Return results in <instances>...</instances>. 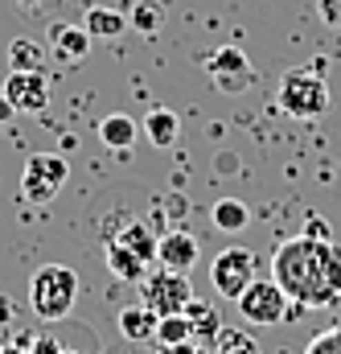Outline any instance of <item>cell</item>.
Segmentation results:
<instances>
[{
	"label": "cell",
	"mask_w": 341,
	"mask_h": 354,
	"mask_svg": "<svg viewBox=\"0 0 341 354\" xmlns=\"http://www.w3.org/2000/svg\"><path fill=\"white\" fill-rule=\"evenodd\" d=\"M251 280H255V256H251L247 248H226V252L214 256V264H210V284H214L218 297L239 301V292H243Z\"/></svg>",
	"instance_id": "52a82bcc"
},
{
	"label": "cell",
	"mask_w": 341,
	"mask_h": 354,
	"mask_svg": "<svg viewBox=\"0 0 341 354\" xmlns=\"http://www.w3.org/2000/svg\"><path fill=\"white\" fill-rule=\"evenodd\" d=\"M0 354H29V338H25V342H17V338H12V342H4Z\"/></svg>",
	"instance_id": "f1b7e54d"
},
{
	"label": "cell",
	"mask_w": 341,
	"mask_h": 354,
	"mask_svg": "<svg viewBox=\"0 0 341 354\" xmlns=\"http://www.w3.org/2000/svg\"><path fill=\"white\" fill-rule=\"evenodd\" d=\"M75 301H79V272L70 264H41L29 276V309L41 322L70 317Z\"/></svg>",
	"instance_id": "7a4b0ae2"
},
{
	"label": "cell",
	"mask_w": 341,
	"mask_h": 354,
	"mask_svg": "<svg viewBox=\"0 0 341 354\" xmlns=\"http://www.w3.org/2000/svg\"><path fill=\"white\" fill-rule=\"evenodd\" d=\"M214 354H259V342L243 330H218L214 334Z\"/></svg>",
	"instance_id": "7402d4cb"
},
{
	"label": "cell",
	"mask_w": 341,
	"mask_h": 354,
	"mask_svg": "<svg viewBox=\"0 0 341 354\" xmlns=\"http://www.w3.org/2000/svg\"><path fill=\"white\" fill-rule=\"evenodd\" d=\"M197 256H202L197 235H193V231H185V227L165 231V235L157 239V264L169 268V272H185V276H189V268L197 264Z\"/></svg>",
	"instance_id": "8fae6325"
},
{
	"label": "cell",
	"mask_w": 341,
	"mask_h": 354,
	"mask_svg": "<svg viewBox=\"0 0 341 354\" xmlns=\"http://www.w3.org/2000/svg\"><path fill=\"white\" fill-rule=\"evenodd\" d=\"M119 334L128 338V342H157V326H161V317L140 301V305H124L119 309Z\"/></svg>",
	"instance_id": "4fadbf2b"
},
{
	"label": "cell",
	"mask_w": 341,
	"mask_h": 354,
	"mask_svg": "<svg viewBox=\"0 0 341 354\" xmlns=\"http://www.w3.org/2000/svg\"><path fill=\"white\" fill-rule=\"evenodd\" d=\"M33 4H37V0H25V8H33Z\"/></svg>",
	"instance_id": "d6a6232c"
},
{
	"label": "cell",
	"mask_w": 341,
	"mask_h": 354,
	"mask_svg": "<svg viewBox=\"0 0 341 354\" xmlns=\"http://www.w3.org/2000/svg\"><path fill=\"white\" fill-rule=\"evenodd\" d=\"M288 292L267 276V280H251L243 292H239V301H235V309L251 322V326H280V322H288Z\"/></svg>",
	"instance_id": "8992f818"
},
{
	"label": "cell",
	"mask_w": 341,
	"mask_h": 354,
	"mask_svg": "<svg viewBox=\"0 0 341 354\" xmlns=\"http://www.w3.org/2000/svg\"><path fill=\"white\" fill-rule=\"evenodd\" d=\"M206 75L218 83L222 91H243L255 83V71H251V58L239 50V46H222V50H214L210 58H206Z\"/></svg>",
	"instance_id": "9c48e42d"
},
{
	"label": "cell",
	"mask_w": 341,
	"mask_h": 354,
	"mask_svg": "<svg viewBox=\"0 0 341 354\" xmlns=\"http://www.w3.org/2000/svg\"><path fill=\"white\" fill-rule=\"evenodd\" d=\"M62 354H83V351H66V346H62Z\"/></svg>",
	"instance_id": "1f68e13d"
},
{
	"label": "cell",
	"mask_w": 341,
	"mask_h": 354,
	"mask_svg": "<svg viewBox=\"0 0 341 354\" xmlns=\"http://www.w3.org/2000/svg\"><path fill=\"white\" fill-rule=\"evenodd\" d=\"M185 317L193 322V330H197V334H218V330H222L218 309H210V305H206V301H197V297L185 305Z\"/></svg>",
	"instance_id": "603a6c76"
},
{
	"label": "cell",
	"mask_w": 341,
	"mask_h": 354,
	"mask_svg": "<svg viewBox=\"0 0 341 354\" xmlns=\"http://www.w3.org/2000/svg\"><path fill=\"white\" fill-rule=\"evenodd\" d=\"M8 66L12 71H46V46L33 37H12L8 41Z\"/></svg>",
	"instance_id": "d6986e66"
},
{
	"label": "cell",
	"mask_w": 341,
	"mask_h": 354,
	"mask_svg": "<svg viewBox=\"0 0 341 354\" xmlns=\"http://www.w3.org/2000/svg\"><path fill=\"white\" fill-rule=\"evenodd\" d=\"M70 177V165L58 153H33L21 169V202L29 206H50Z\"/></svg>",
	"instance_id": "277c9868"
},
{
	"label": "cell",
	"mask_w": 341,
	"mask_h": 354,
	"mask_svg": "<svg viewBox=\"0 0 341 354\" xmlns=\"http://www.w3.org/2000/svg\"><path fill=\"white\" fill-rule=\"evenodd\" d=\"M275 103L292 120H321L329 111V83H325L321 66H292V71H284V79L275 87Z\"/></svg>",
	"instance_id": "3957f363"
},
{
	"label": "cell",
	"mask_w": 341,
	"mask_h": 354,
	"mask_svg": "<svg viewBox=\"0 0 341 354\" xmlns=\"http://www.w3.org/2000/svg\"><path fill=\"white\" fill-rule=\"evenodd\" d=\"M140 136H144V132H140V124H136L128 111H115V115H103V120H99V140H103L107 149H115V153H128Z\"/></svg>",
	"instance_id": "5bb4252c"
},
{
	"label": "cell",
	"mask_w": 341,
	"mask_h": 354,
	"mask_svg": "<svg viewBox=\"0 0 341 354\" xmlns=\"http://www.w3.org/2000/svg\"><path fill=\"white\" fill-rule=\"evenodd\" d=\"M161 354H210V351H202V346L189 338V342H181V346H161Z\"/></svg>",
	"instance_id": "83f0119b"
},
{
	"label": "cell",
	"mask_w": 341,
	"mask_h": 354,
	"mask_svg": "<svg viewBox=\"0 0 341 354\" xmlns=\"http://www.w3.org/2000/svg\"><path fill=\"white\" fill-rule=\"evenodd\" d=\"M46 54L58 62V66H79L86 54H90V33L83 25H70V21H54L46 29Z\"/></svg>",
	"instance_id": "30bf717a"
},
{
	"label": "cell",
	"mask_w": 341,
	"mask_h": 354,
	"mask_svg": "<svg viewBox=\"0 0 341 354\" xmlns=\"http://www.w3.org/2000/svg\"><path fill=\"white\" fill-rule=\"evenodd\" d=\"M210 223H214L222 235H239V231H247L251 210H247L243 198H218V202L210 206Z\"/></svg>",
	"instance_id": "e0dca14e"
},
{
	"label": "cell",
	"mask_w": 341,
	"mask_h": 354,
	"mask_svg": "<svg viewBox=\"0 0 341 354\" xmlns=\"http://www.w3.org/2000/svg\"><path fill=\"white\" fill-rule=\"evenodd\" d=\"M8 115H12V107H8V103H4V95H0V128H4V120H8Z\"/></svg>",
	"instance_id": "4dcf8cb0"
},
{
	"label": "cell",
	"mask_w": 341,
	"mask_h": 354,
	"mask_svg": "<svg viewBox=\"0 0 341 354\" xmlns=\"http://www.w3.org/2000/svg\"><path fill=\"white\" fill-rule=\"evenodd\" d=\"M8 322H12V301L0 297V326H8Z\"/></svg>",
	"instance_id": "f546056e"
},
{
	"label": "cell",
	"mask_w": 341,
	"mask_h": 354,
	"mask_svg": "<svg viewBox=\"0 0 341 354\" xmlns=\"http://www.w3.org/2000/svg\"><path fill=\"white\" fill-rule=\"evenodd\" d=\"M4 103L21 115H41L50 107V79L41 71H8L4 79Z\"/></svg>",
	"instance_id": "ba28073f"
},
{
	"label": "cell",
	"mask_w": 341,
	"mask_h": 354,
	"mask_svg": "<svg viewBox=\"0 0 341 354\" xmlns=\"http://www.w3.org/2000/svg\"><path fill=\"white\" fill-rule=\"evenodd\" d=\"M107 272H111L115 280L140 284V280H144V272H148V264H144L132 248H124L119 239H111V243H107Z\"/></svg>",
	"instance_id": "2e32d148"
},
{
	"label": "cell",
	"mask_w": 341,
	"mask_h": 354,
	"mask_svg": "<svg viewBox=\"0 0 341 354\" xmlns=\"http://www.w3.org/2000/svg\"><path fill=\"white\" fill-rule=\"evenodd\" d=\"M304 235H313V239H333V231H329L325 218H309V223H304Z\"/></svg>",
	"instance_id": "4316f807"
},
{
	"label": "cell",
	"mask_w": 341,
	"mask_h": 354,
	"mask_svg": "<svg viewBox=\"0 0 341 354\" xmlns=\"http://www.w3.org/2000/svg\"><path fill=\"white\" fill-rule=\"evenodd\" d=\"M140 301H144L157 317L185 313V305L193 301V284H189V276H185V272L153 268V272H144V280H140Z\"/></svg>",
	"instance_id": "5b68a950"
},
{
	"label": "cell",
	"mask_w": 341,
	"mask_h": 354,
	"mask_svg": "<svg viewBox=\"0 0 341 354\" xmlns=\"http://www.w3.org/2000/svg\"><path fill=\"white\" fill-rule=\"evenodd\" d=\"M115 239H119L124 248H132L144 264H153V260H157V235H153L144 223H128V227H124V235H115Z\"/></svg>",
	"instance_id": "ffe728a7"
},
{
	"label": "cell",
	"mask_w": 341,
	"mask_h": 354,
	"mask_svg": "<svg viewBox=\"0 0 341 354\" xmlns=\"http://www.w3.org/2000/svg\"><path fill=\"white\" fill-rule=\"evenodd\" d=\"M83 29L90 33V41H115V37H124L132 25H128V12L107 8V4H90L86 17H83Z\"/></svg>",
	"instance_id": "7c38bea8"
},
{
	"label": "cell",
	"mask_w": 341,
	"mask_h": 354,
	"mask_svg": "<svg viewBox=\"0 0 341 354\" xmlns=\"http://www.w3.org/2000/svg\"><path fill=\"white\" fill-rule=\"evenodd\" d=\"M29 354H62V346L54 334H37V338H29Z\"/></svg>",
	"instance_id": "484cf974"
},
{
	"label": "cell",
	"mask_w": 341,
	"mask_h": 354,
	"mask_svg": "<svg viewBox=\"0 0 341 354\" xmlns=\"http://www.w3.org/2000/svg\"><path fill=\"white\" fill-rule=\"evenodd\" d=\"M197 330H193V322L185 317V313H169V317H161V326H157V342L161 346H181V342H189Z\"/></svg>",
	"instance_id": "44dd1931"
},
{
	"label": "cell",
	"mask_w": 341,
	"mask_h": 354,
	"mask_svg": "<svg viewBox=\"0 0 341 354\" xmlns=\"http://www.w3.org/2000/svg\"><path fill=\"white\" fill-rule=\"evenodd\" d=\"M271 280L304 309H329L341 297V248L333 239L296 235L271 252Z\"/></svg>",
	"instance_id": "6da1fadb"
},
{
	"label": "cell",
	"mask_w": 341,
	"mask_h": 354,
	"mask_svg": "<svg viewBox=\"0 0 341 354\" xmlns=\"http://www.w3.org/2000/svg\"><path fill=\"white\" fill-rule=\"evenodd\" d=\"M128 25L140 33V37H157L165 29V4L161 0H136L132 12H128Z\"/></svg>",
	"instance_id": "ac0fdd59"
},
{
	"label": "cell",
	"mask_w": 341,
	"mask_h": 354,
	"mask_svg": "<svg viewBox=\"0 0 341 354\" xmlns=\"http://www.w3.org/2000/svg\"><path fill=\"white\" fill-rule=\"evenodd\" d=\"M317 17L329 29H341V0H317Z\"/></svg>",
	"instance_id": "d4e9b609"
},
{
	"label": "cell",
	"mask_w": 341,
	"mask_h": 354,
	"mask_svg": "<svg viewBox=\"0 0 341 354\" xmlns=\"http://www.w3.org/2000/svg\"><path fill=\"white\" fill-rule=\"evenodd\" d=\"M304 354H341V322L329 326V330H321V334L304 346Z\"/></svg>",
	"instance_id": "cb8c5ba5"
},
{
	"label": "cell",
	"mask_w": 341,
	"mask_h": 354,
	"mask_svg": "<svg viewBox=\"0 0 341 354\" xmlns=\"http://www.w3.org/2000/svg\"><path fill=\"white\" fill-rule=\"evenodd\" d=\"M140 132L148 136L153 149H169V145H177V136H181V120H177V111H169V107H153L144 115Z\"/></svg>",
	"instance_id": "9a60e30c"
}]
</instances>
